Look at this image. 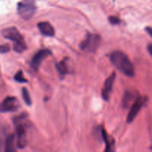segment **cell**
<instances>
[{"label": "cell", "mask_w": 152, "mask_h": 152, "mask_svg": "<svg viewBox=\"0 0 152 152\" xmlns=\"http://www.w3.org/2000/svg\"><path fill=\"white\" fill-rule=\"evenodd\" d=\"M110 60L113 66L128 77H134L135 74V70L132 62L123 52H113L110 56Z\"/></svg>", "instance_id": "1"}, {"label": "cell", "mask_w": 152, "mask_h": 152, "mask_svg": "<svg viewBox=\"0 0 152 152\" xmlns=\"http://www.w3.org/2000/svg\"><path fill=\"white\" fill-rule=\"evenodd\" d=\"M37 10L34 0H22L17 4V13L23 19H29Z\"/></svg>", "instance_id": "2"}, {"label": "cell", "mask_w": 152, "mask_h": 152, "mask_svg": "<svg viewBox=\"0 0 152 152\" xmlns=\"http://www.w3.org/2000/svg\"><path fill=\"white\" fill-rule=\"evenodd\" d=\"M101 42V37L95 34L88 33L86 37L80 44V48L88 53H94Z\"/></svg>", "instance_id": "3"}, {"label": "cell", "mask_w": 152, "mask_h": 152, "mask_svg": "<svg viewBox=\"0 0 152 152\" xmlns=\"http://www.w3.org/2000/svg\"><path fill=\"white\" fill-rule=\"evenodd\" d=\"M19 102L14 96H7L0 103V112H13L19 109Z\"/></svg>", "instance_id": "4"}, {"label": "cell", "mask_w": 152, "mask_h": 152, "mask_svg": "<svg viewBox=\"0 0 152 152\" xmlns=\"http://www.w3.org/2000/svg\"><path fill=\"white\" fill-rule=\"evenodd\" d=\"M1 35L4 38L10 39L13 42V43L22 42L24 41V38L20 34L18 29L15 27H10V28H6L1 31Z\"/></svg>", "instance_id": "5"}, {"label": "cell", "mask_w": 152, "mask_h": 152, "mask_svg": "<svg viewBox=\"0 0 152 152\" xmlns=\"http://www.w3.org/2000/svg\"><path fill=\"white\" fill-rule=\"evenodd\" d=\"M52 54V52L49 49H41L38 50L37 53L33 56L31 62V67L33 71H37L40 67L41 62L46 59L47 56H50Z\"/></svg>", "instance_id": "6"}, {"label": "cell", "mask_w": 152, "mask_h": 152, "mask_svg": "<svg viewBox=\"0 0 152 152\" xmlns=\"http://www.w3.org/2000/svg\"><path fill=\"white\" fill-rule=\"evenodd\" d=\"M145 99L142 96H137L136 100L134 101L133 105H131V109H130L129 113H128V116H127V123H131L134 121L135 117L138 114L139 111L142 107L143 104H144Z\"/></svg>", "instance_id": "7"}, {"label": "cell", "mask_w": 152, "mask_h": 152, "mask_svg": "<svg viewBox=\"0 0 152 152\" xmlns=\"http://www.w3.org/2000/svg\"><path fill=\"white\" fill-rule=\"evenodd\" d=\"M115 79H116V73L113 72L110 74V77L105 80L101 89V96L104 99V100L108 101L110 99V94L113 91V86L114 84Z\"/></svg>", "instance_id": "8"}, {"label": "cell", "mask_w": 152, "mask_h": 152, "mask_svg": "<svg viewBox=\"0 0 152 152\" xmlns=\"http://www.w3.org/2000/svg\"><path fill=\"white\" fill-rule=\"evenodd\" d=\"M16 146L19 148H24L27 145L26 132L25 127L21 123H16Z\"/></svg>", "instance_id": "9"}, {"label": "cell", "mask_w": 152, "mask_h": 152, "mask_svg": "<svg viewBox=\"0 0 152 152\" xmlns=\"http://www.w3.org/2000/svg\"><path fill=\"white\" fill-rule=\"evenodd\" d=\"M101 137L105 143V149L104 152H115L116 145H115V140L112 137L107 134V132L104 130V128H101Z\"/></svg>", "instance_id": "10"}, {"label": "cell", "mask_w": 152, "mask_h": 152, "mask_svg": "<svg viewBox=\"0 0 152 152\" xmlns=\"http://www.w3.org/2000/svg\"><path fill=\"white\" fill-rule=\"evenodd\" d=\"M37 28L43 35L52 37L55 35V29L53 26L48 22H41L37 24Z\"/></svg>", "instance_id": "11"}, {"label": "cell", "mask_w": 152, "mask_h": 152, "mask_svg": "<svg viewBox=\"0 0 152 152\" xmlns=\"http://www.w3.org/2000/svg\"><path fill=\"white\" fill-rule=\"evenodd\" d=\"M137 96H136L135 93L132 92L131 91H127L124 94L123 99H122V106L125 108H128L133 101H135Z\"/></svg>", "instance_id": "12"}, {"label": "cell", "mask_w": 152, "mask_h": 152, "mask_svg": "<svg viewBox=\"0 0 152 152\" xmlns=\"http://www.w3.org/2000/svg\"><path fill=\"white\" fill-rule=\"evenodd\" d=\"M56 68L61 77H65L66 74L69 72L68 67V59L65 58L60 62L56 64Z\"/></svg>", "instance_id": "13"}, {"label": "cell", "mask_w": 152, "mask_h": 152, "mask_svg": "<svg viewBox=\"0 0 152 152\" xmlns=\"http://www.w3.org/2000/svg\"><path fill=\"white\" fill-rule=\"evenodd\" d=\"M15 136L13 134H10L5 140V146H4V152H16L15 142Z\"/></svg>", "instance_id": "14"}, {"label": "cell", "mask_w": 152, "mask_h": 152, "mask_svg": "<svg viewBox=\"0 0 152 152\" xmlns=\"http://www.w3.org/2000/svg\"><path fill=\"white\" fill-rule=\"evenodd\" d=\"M27 46L25 42L18 43H13V49L16 53H22L25 50H26Z\"/></svg>", "instance_id": "15"}, {"label": "cell", "mask_w": 152, "mask_h": 152, "mask_svg": "<svg viewBox=\"0 0 152 152\" xmlns=\"http://www.w3.org/2000/svg\"><path fill=\"white\" fill-rule=\"evenodd\" d=\"M22 97H23L24 101L26 103L27 105H31L32 102H31V96L29 94V92L25 88H23L22 90Z\"/></svg>", "instance_id": "16"}, {"label": "cell", "mask_w": 152, "mask_h": 152, "mask_svg": "<svg viewBox=\"0 0 152 152\" xmlns=\"http://www.w3.org/2000/svg\"><path fill=\"white\" fill-rule=\"evenodd\" d=\"M14 80L18 83H27V80L24 77L22 71H19L14 76Z\"/></svg>", "instance_id": "17"}, {"label": "cell", "mask_w": 152, "mask_h": 152, "mask_svg": "<svg viewBox=\"0 0 152 152\" xmlns=\"http://www.w3.org/2000/svg\"><path fill=\"white\" fill-rule=\"evenodd\" d=\"M10 46L9 44L0 45V53H6L10 51Z\"/></svg>", "instance_id": "18"}, {"label": "cell", "mask_w": 152, "mask_h": 152, "mask_svg": "<svg viewBox=\"0 0 152 152\" xmlns=\"http://www.w3.org/2000/svg\"><path fill=\"white\" fill-rule=\"evenodd\" d=\"M108 19L109 22H110V23L111 25H118V24H119L121 22L120 19L119 17H117V16H110Z\"/></svg>", "instance_id": "19"}, {"label": "cell", "mask_w": 152, "mask_h": 152, "mask_svg": "<svg viewBox=\"0 0 152 152\" xmlns=\"http://www.w3.org/2000/svg\"><path fill=\"white\" fill-rule=\"evenodd\" d=\"M145 31H146V32H147L148 34L149 35L152 37V28H151V27H146Z\"/></svg>", "instance_id": "20"}, {"label": "cell", "mask_w": 152, "mask_h": 152, "mask_svg": "<svg viewBox=\"0 0 152 152\" xmlns=\"http://www.w3.org/2000/svg\"><path fill=\"white\" fill-rule=\"evenodd\" d=\"M148 50L149 53L152 56V44L148 45Z\"/></svg>", "instance_id": "21"}, {"label": "cell", "mask_w": 152, "mask_h": 152, "mask_svg": "<svg viewBox=\"0 0 152 152\" xmlns=\"http://www.w3.org/2000/svg\"><path fill=\"white\" fill-rule=\"evenodd\" d=\"M0 152H1V143H0Z\"/></svg>", "instance_id": "22"}]
</instances>
